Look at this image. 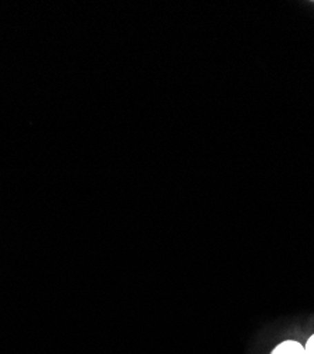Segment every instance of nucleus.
<instances>
[{"instance_id":"f257e3e1","label":"nucleus","mask_w":314,"mask_h":354,"mask_svg":"<svg viewBox=\"0 0 314 354\" xmlns=\"http://www.w3.org/2000/svg\"><path fill=\"white\" fill-rule=\"evenodd\" d=\"M271 354H304V347L293 340H286L277 344Z\"/></svg>"},{"instance_id":"f03ea898","label":"nucleus","mask_w":314,"mask_h":354,"mask_svg":"<svg viewBox=\"0 0 314 354\" xmlns=\"http://www.w3.org/2000/svg\"><path fill=\"white\" fill-rule=\"evenodd\" d=\"M304 354H314V335L307 340L304 346Z\"/></svg>"}]
</instances>
